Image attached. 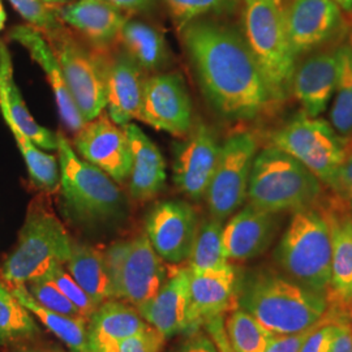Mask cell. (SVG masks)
Returning a JSON list of instances; mask_svg holds the SVG:
<instances>
[{"instance_id":"38","label":"cell","mask_w":352,"mask_h":352,"mask_svg":"<svg viewBox=\"0 0 352 352\" xmlns=\"http://www.w3.org/2000/svg\"><path fill=\"white\" fill-rule=\"evenodd\" d=\"M13 8L25 20L43 34H55L63 30L59 14L51 10L50 6L42 0H8Z\"/></svg>"},{"instance_id":"52","label":"cell","mask_w":352,"mask_h":352,"mask_svg":"<svg viewBox=\"0 0 352 352\" xmlns=\"http://www.w3.org/2000/svg\"><path fill=\"white\" fill-rule=\"evenodd\" d=\"M351 322H352V304H351ZM352 327V325H351Z\"/></svg>"},{"instance_id":"20","label":"cell","mask_w":352,"mask_h":352,"mask_svg":"<svg viewBox=\"0 0 352 352\" xmlns=\"http://www.w3.org/2000/svg\"><path fill=\"white\" fill-rule=\"evenodd\" d=\"M8 37L21 45L30 54L32 59L42 68L50 82L64 126L71 132L77 133L84 126L85 122L65 85L62 67L50 42L45 38L42 32L30 25L14 26L11 29Z\"/></svg>"},{"instance_id":"39","label":"cell","mask_w":352,"mask_h":352,"mask_svg":"<svg viewBox=\"0 0 352 352\" xmlns=\"http://www.w3.org/2000/svg\"><path fill=\"white\" fill-rule=\"evenodd\" d=\"M47 277L50 278L51 280L60 289L64 295L89 321L90 316L93 315L97 305L68 273V270L65 269V265H56L47 274Z\"/></svg>"},{"instance_id":"4","label":"cell","mask_w":352,"mask_h":352,"mask_svg":"<svg viewBox=\"0 0 352 352\" xmlns=\"http://www.w3.org/2000/svg\"><path fill=\"white\" fill-rule=\"evenodd\" d=\"M58 138L60 193L64 209L78 223L97 225L120 218L126 197L118 183L94 164L82 160L63 133Z\"/></svg>"},{"instance_id":"12","label":"cell","mask_w":352,"mask_h":352,"mask_svg":"<svg viewBox=\"0 0 352 352\" xmlns=\"http://www.w3.org/2000/svg\"><path fill=\"white\" fill-rule=\"evenodd\" d=\"M285 21L298 60L337 43L349 29L343 10L331 0H291L285 7Z\"/></svg>"},{"instance_id":"27","label":"cell","mask_w":352,"mask_h":352,"mask_svg":"<svg viewBox=\"0 0 352 352\" xmlns=\"http://www.w3.org/2000/svg\"><path fill=\"white\" fill-rule=\"evenodd\" d=\"M327 215L331 231V278L330 289L334 302L352 304V214L327 208Z\"/></svg>"},{"instance_id":"42","label":"cell","mask_w":352,"mask_h":352,"mask_svg":"<svg viewBox=\"0 0 352 352\" xmlns=\"http://www.w3.org/2000/svg\"><path fill=\"white\" fill-rule=\"evenodd\" d=\"M327 318H329V314L321 322L327 321ZM321 322L304 331L294 333V334H272L264 352H300L304 342Z\"/></svg>"},{"instance_id":"18","label":"cell","mask_w":352,"mask_h":352,"mask_svg":"<svg viewBox=\"0 0 352 352\" xmlns=\"http://www.w3.org/2000/svg\"><path fill=\"white\" fill-rule=\"evenodd\" d=\"M278 214L248 204L223 225L222 243L227 260L244 263L263 254L276 236Z\"/></svg>"},{"instance_id":"2","label":"cell","mask_w":352,"mask_h":352,"mask_svg":"<svg viewBox=\"0 0 352 352\" xmlns=\"http://www.w3.org/2000/svg\"><path fill=\"white\" fill-rule=\"evenodd\" d=\"M239 305L272 334L304 331L329 314L327 295L270 272L257 273L245 282Z\"/></svg>"},{"instance_id":"49","label":"cell","mask_w":352,"mask_h":352,"mask_svg":"<svg viewBox=\"0 0 352 352\" xmlns=\"http://www.w3.org/2000/svg\"><path fill=\"white\" fill-rule=\"evenodd\" d=\"M43 3L49 4V6H56V4H67V3H71L72 0H42Z\"/></svg>"},{"instance_id":"14","label":"cell","mask_w":352,"mask_h":352,"mask_svg":"<svg viewBox=\"0 0 352 352\" xmlns=\"http://www.w3.org/2000/svg\"><path fill=\"white\" fill-rule=\"evenodd\" d=\"M199 217L188 202L164 200L145 218V235L164 263L180 265L188 260L199 230Z\"/></svg>"},{"instance_id":"5","label":"cell","mask_w":352,"mask_h":352,"mask_svg":"<svg viewBox=\"0 0 352 352\" xmlns=\"http://www.w3.org/2000/svg\"><path fill=\"white\" fill-rule=\"evenodd\" d=\"M321 193V180L286 151L273 145L257 151L247 199L253 206L270 213H294L315 206Z\"/></svg>"},{"instance_id":"21","label":"cell","mask_w":352,"mask_h":352,"mask_svg":"<svg viewBox=\"0 0 352 352\" xmlns=\"http://www.w3.org/2000/svg\"><path fill=\"white\" fill-rule=\"evenodd\" d=\"M189 280L188 266L176 269L151 300L138 308L142 318L166 340L188 331Z\"/></svg>"},{"instance_id":"1","label":"cell","mask_w":352,"mask_h":352,"mask_svg":"<svg viewBox=\"0 0 352 352\" xmlns=\"http://www.w3.org/2000/svg\"><path fill=\"white\" fill-rule=\"evenodd\" d=\"M201 93L214 113L230 122H253L279 107L243 33L212 19L180 30Z\"/></svg>"},{"instance_id":"9","label":"cell","mask_w":352,"mask_h":352,"mask_svg":"<svg viewBox=\"0 0 352 352\" xmlns=\"http://www.w3.org/2000/svg\"><path fill=\"white\" fill-rule=\"evenodd\" d=\"M103 254L113 280L115 299L136 308L151 300L168 277L162 258L145 234L118 240Z\"/></svg>"},{"instance_id":"11","label":"cell","mask_w":352,"mask_h":352,"mask_svg":"<svg viewBox=\"0 0 352 352\" xmlns=\"http://www.w3.org/2000/svg\"><path fill=\"white\" fill-rule=\"evenodd\" d=\"M50 38L65 85L84 122L88 123L106 110L104 60L64 34L63 30L51 34Z\"/></svg>"},{"instance_id":"51","label":"cell","mask_w":352,"mask_h":352,"mask_svg":"<svg viewBox=\"0 0 352 352\" xmlns=\"http://www.w3.org/2000/svg\"><path fill=\"white\" fill-rule=\"evenodd\" d=\"M346 145H347V148H349V149H352V138L351 139L346 141Z\"/></svg>"},{"instance_id":"33","label":"cell","mask_w":352,"mask_h":352,"mask_svg":"<svg viewBox=\"0 0 352 352\" xmlns=\"http://www.w3.org/2000/svg\"><path fill=\"white\" fill-rule=\"evenodd\" d=\"M25 161L32 184L45 193H55L60 186V166L55 155L45 153L16 126H8Z\"/></svg>"},{"instance_id":"29","label":"cell","mask_w":352,"mask_h":352,"mask_svg":"<svg viewBox=\"0 0 352 352\" xmlns=\"http://www.w3.org/2000/svg\"><path fill=\"white\" fill-rule=\"evenodd\" d=\"M124 52L142 71L155 72L170 62V50L164 34L139 20H126L120 32Z\"/></svg>"},{"instance_id":"50","label":"cell","mask_w":352,"mask_h":352,"mask_svg":"<svg viewBox=\"0 0 352 352\" xmlns=\"http://www.w3.org/2000/svg\"><path fill=\"white\" fill-rule=\"evenodd\" d=\"M6 12H4V10H3V6H1V1H0V30L4 28V24H6Z\"/></svg>"},{"instance_id":"30","label":"cell","mask_w":352,"mask_h":352,"mask_svg":"<svg viewBox=\"0 0 352 352\" xmlns=\"http://www.w3.org/2000/svg\"><path fill=\"white\" fill-rule=\"evenodd\" d=\"M16 299L21 302L32 316L46 327L51 334L74 352H89L88 321L71 316L52 312L38 304L25 286L10 287Z\"/></svg>"},{"instance_id":"48","label":"cell","mask_w":352,"mask_h":352,"mask_svg":"<svg viewBox=\"0 0 352 352\" xmlns=\"http://www.w3.org/2000/svg\"><path fill=\"white\" fill-rule=\"evenodd\" d=\"M334 1L337 6H340V8L346 12L352 11V0H331Z\"/></svg>"},{"instance_id":"34","label":"cell","mask_w":352,"mask_h":352,"mask_svg":"<svg viewBox=\"0 0 352 352\" xmlns=\"http://www.w3.org/2000/svg\"><path fill=\"white\" fill-rule=\"evenodd\" d=\"M338 80L330 110V124L342 139L352 138V45H340Z\"/></svg>"},{"instance_id":"46","label":"cell","mask_w":352,"mask_h":352,"mask_svg":"<svg viewBox=\"0 0 352 352\" xmlns=\"http://www.w3.org/2000/svg\"><path fill=\"white\" fill-rule=\"evenodd\" d=\"M123 12H144L154 7L157 0H106Z\"/></svg>"},{"instance_id":"35","label":"cell","mask_w":352,"mask_h":352,"mask_svg":"<svg viewBox=\"0 0 352 352\" xmlns=\"http://www.w3.org/2000/svg\"><path fill=\"white\" fill-rule=\"evenodd\" d=\"M225 330L232 352H264L272 337L269 330L241 308L228 315Z\"/></svg>"},{"instance_id":"40","label":"cell","mask_w":352,"mask_h":352,"mask_svg":"<svg viewBox=\"0 0 352 352\" xmlns=\"http://www.w3.org/2000/svg\"><path fill=\"white\" fill-rule=\"evenodd\" d=\"M164 340V336L151 327L138 336L113 342L90 352H162Z\"/></svg>"},{"instance_id":"25","label":"cell","mask_w":352,"mask_h":352,"mask_svg":"<svg viewBox=\"0 0 352 352\" xmlns=\"http://www.w3.org/2000/svg\"><path fill=\"white\" fill-rule=\"evenodd\" d=\"M59 17L90 42L102 46L119 38L128 20L122 10L106 0L71 1L60 10Z\"/></svg>"},{"instance_id":"36","label":"cell","mask_w":352,"mask_h":352,"mask_svg":"<svg viewBox=\"0 0 352 352\" xmlns=\"http://www.w3.org/2000/svg\"><path fill=\"white\" fill-rule=\"evenodd\" d=\"M175 23L182 30L189 23L210 13L232 12L238 0H164Z\"/></svg>"},{"instance_id":"22","label":"cell","mask_w":352,"mask_h":352,"mask_svg":"<svg viewBox=\"0 0 352 352\" xmlns=\"http://www.w3.org/2000/svg\"><path fill=\"white\" fill-rule=\"evenodd\" d=\"M236 283V272L232 265L217 272H190L187 333L227 312L235 299Z\"/></svg>"},{"instance_id":"37","label":"cell","mask_w":352,"mask_h":352,"mask_svg":"<svg viewBox=\"0 0 352 352\" xmlns=\"http://www.w3.org/2000/svg\"><path fill=\"white\" fill-rule=\"evenodd\" d=\"M25 287L38 304L52 312L87 320L47 276L26 283Z\"/></svg>"},{"instance_id":"7","label":"cell","mask_w":352,"mask_h":352,"mask_svg":"<svg viewBox=\"0 0 352 352\" xmlns=\"http://www.w3.org/2000/svg\"><path fill=\"white\" fill-rule=\"evenodd\" d=\"M243 36L279 103L291 93L296 56L291 49L282 0H244Z\"/></svg>"},{"instance_id":"28","label":"cell","mask_w":352,"mask_h":352,"mask_svg":"<svg viewBox=\"0 0 352 352\" xmlns=\"http://www.w3.org/2000/svg\"><path fill=\"white\" fill-rule=\"evenodd\" d=\"M65 269L97 307L115 299L113 280L103 252L88 244L74 243Z\"/></svg>"},{"instance_id":"41","label":"cell","mask_w":352,"mask_h":352,"mask_svg":"<svg viewBox=\"0 0 352 352\" xmlns=\"http://www.w3.org/2000/svg\"><path fill=\"white\" fill-rule=\"evenodd\" d=\"M321 322L304 342L300 352H331L337 333V320Z\"/></svg>"},{"instance_id":"26","label":"cell","mask_w":352,"mask_h":352,"mask_svg":"<svg viewBox=\"0 0 352 352\" xmlns=\"http://www.w3.org/2000/svg\"><path fill=\"white\" fill-rule=\"evenodd\" d=\"M149 327L136 307L119 299L102 302L89 318V352L138 336Z\"/></svg>"},{"instance_id":"19","label":"cell","mask_w":352,"mask_h":352,"mask_svg":"<svg viewBox=\"0 0 352 352\" xmlns=\"http://www.w3.org/2000/svg\"><path fill=\"white\" fill-rule=\"evenodd\" d=\"M106 110L116 126H126L140 120L145 76L135 60L126 52L104 62Z\"/></svg>"},{"instance_id":"31","label":"cell","mask_w":352,"mask_h":352,"mask_svg":"<svg viewBox=\"0 0 352 352\" xmlns=\"http://www.w3.org/2000/svg\"><path fill=\"white\" fill-rule=\"evenodd\" d=\"M222 231L223 222L213 217L200 222L196 239L187 260L190 272H217L232 265L227 260L223 252Z\"/></svg>"},{"instance_id":"13","label":"cell","mask_w":352,"mask_h":352,"mask_svg":"<svg viewBox=\"0 0 352 352\" xmlns=\"http://www.w3.org/2000/svg\"><path fill=\"white\" fill-rule=\"evenodd\" d=\"M192 101L183 76L158 74L145 80L140 120L177 138L193 126Z\"/></svg>"},{"instance_id":"24","label":"cell","mask_w":352,"mask_h":352,"mask_svg":"<svg viewBox=\"0 0 352 352\" xmlns=\"http://www.w3.org/2000/svg\"><path fill=\"white\" fill-rule=\"evenodd\" d=\"M0 113L7 126H16L41 149L56 151V133L39 126L28 110L13 77L11 54L3 41H0Z\"/></svg>"},{"instance_id":"15","label":"cell","mask_w":352,"mask_h":352,"mask_svg":"<svg viewBox=\"0 0 352 352\" xmlns=\"http://www.w3.org/2000/svg\"><path fill=\"white\" fill-rule=\"evenodd\" d=\"M221 145L213 131L193 124L186 140L176 148L173 175L176 188L193 201L205 199L219 157Z\"/></svg>"},{"instance_id":"3","label":"cell","mask_w":352,"mask_h":352,"mask_svg":"<svg viewBox=\"0 0 352 352\" xmlns=\"http://www.w3.org/2000/svg\"><path fill=\"white\" fill-rule=\"evenodd\" d=\"M72 245L63 223L34 200L29 205L14 248L0 266V279L8 287H16L45 277L56 265L67 264Z\"/></svg>"},{"instance_id":"44","label":"cell","mask_w":352,"mask_h":352,"mask_svg":"<svg viewBox=\"0 0 352 352\" xmlns=\"http://www.w3.org/2000/svg\"><path fill=\"white\" fill-rule=\"evenodd\" d=\"M330 188L334 189V192L343 200L352 201V149L347 148L344 161L334 176Z\"/></svg>"},{"instance_id":"10","label":"cell","mask_w":352,"mask_h":352,"mask_svg":"<svg viewBox=\"0 0 352 352\" xmlns=\"http://www.w3.org/2000/svg\"><path fill=\"white\" fill-rule=\"evenodd\" d=\"M256 154L257 140L247 131L232 133L221 145L213 177L205 195L210 217L225 222L247 201Z\"/></svg>"},{"instance_id":"8","label":"cell","mask_w":352,"mask_h":352,"mask_svg":"<svg viewBox=\"0 0 352 352\" xmlns=\"http://www.w3.org/2000/svg\"><path fill=\"white\" fill-rule=\"evenodd\" d=\"M272 145L304 164L329 187L347 151L346 140L330 123L302 111L278 126L272 133Z\"/></svg>"},{"instance_id":"17","label":"cell","mask_w":352,"mask_h":352,"mask_svg":"<svg viewBox=\"0 0 352 352\" xmlns=\"http://www.w3.org/2000/svg\"><path fill=\"white\" fill-rule=\"evenodd\" d=\"M338 69V46L314 51L296 62L291 80V93L300 103L302 113L318 118L327 111L334 96Z\"/></svg>"},{"instance_id":"53","label":"cell","mask_w":352,"mask_h":352,"mask_svg":"<svg viewBox=\"0 0 352 352\" xmlns=\"http://www.w3.org/2000/svg\"><path fill=\"white\" fill-rule=\"evenodd\" d=\"M350 205H351V209H352V201L350 202Z\"/></svg>"},{"instance_id":"6","label":"cell","mask_w":352,"mask_h":352,"mask_svg":"<svg viewBox=\"0 0 352 352\" xmlns=\"http://www.w3.org/2000/svg\"><path fill=\"white\" fill-rule=\"evenodd\" d=\"M331 252V231L327 215L315 206H309L292 213L274 257L292 280L327 295Z\"/></svg>"},{"instance_id":"47","label":"cell","mask_w":352,"mask_h":352,"mask_svg":"<svg viewBox=\"0 0 352 352\" xmlns=\"http://www.w3.org/2000/svg\"><path fill=\"white\" fill-rule=\"evenodd\" d=\"M7 352H74L64 351L59 347L55 346H47V344H42V343H36L33 340H24V342H19L11 346H7Z\"/></svg>"},{"instance_id":"32","label":"cell","mask_w":352,"mask_h":352,"mask_svg":"<svg viewBox=\"0 0 352 352\" xmlns=\"http://www.w3.org/2000/svg\"><path fill=\"white\" fill-rule=\"evenodd\" d=\"M38 334L36 318L0 279V346L34 340Z\"/></svg>"},{"instance_id":"23","label":"cell","mask_w":352,"mask_h":352,"mask_svg":"<svg viewBox=\"0 0 352 352\" xmlns=\"http://www.w3.org/2000/svg\"><path fill=\"white\" fill-rule=\"evenodd\" d=\"M123 128L131 148L129 193L138 201H148L155 197L166 184L164 155L138 124L129 123Z\"/></svg>"},{"instance_id":"43","label":"cell","mask_w":352,"mask_h":352,"mask_svg":"<svg viewBox=\"0 0 352 352\" xmlns=\"http://www.w3.org/2000/svg\"><path fill=\"white\" fill-rule=\"evenodd\" d=\"M167 352H219V350L212 337L197 329L188 333L187 338L176 343Z\"/></svg>"},{"instance_id":"45","label":"cell","mask_w":352,"mask_h":352,"mask_svg":"<svg viewBox=\"0 0 352 352\" xmlns=\"http://www.w3.org/2000/svg\"><path fill=\"white\" fill-rule=\"evenodd\" d=\"M331 352H352V327L344 318L337 320V333Z\"/></svg>"},{"instance_id":"16","label":"cell","mask_w":352,"mask_h":352,"mask_svg":"<svg viewBox=\"0 0 352 352\" xmlns=\"http://www.w3.org/2000/svg\"><path fill=\"white\" fill-rule=\"evenodd\" d=\"M74 149L89 164H94L116 183L126 182L131 171V148L124 128L110 118L98 116L77 132Z\"/></svg>"}]
</instances>
